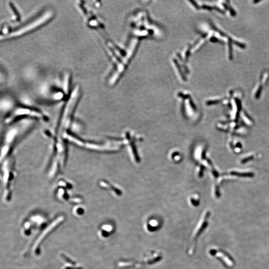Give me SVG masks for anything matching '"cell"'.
<instances>
[{
	"instance_id": "obj_1",
	"label": "cell",
	"mask_w": 269,
	"mask_h": 269,
	"mask_svg": "<svg viewBox=\"0 0 269 269\" xmlns=\"http://www.w3.org/2000/svg\"><path fill=\"white\" fill-rule=\"evenodd\" d=\"M14 160L13 156H9L2 163V181L6 198L11 197L14 187L16 171Z\"/></svg>"
},
{
	"instance_id": "obj_2",
	"label": "cell",
	"mask_w": 269,
	"mask_h": 269,
	"mask_svg": "<svg viewBox=\"0 0 269 269\" xmlns=\"http://www.w3.org/2000/svg\"><path fill=\"white\" fill-rule=\"evenodd\" d=\"M0 181H2V175L0 174Z\"/></svg>"
}]
</instances>
